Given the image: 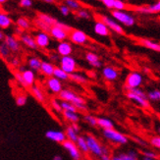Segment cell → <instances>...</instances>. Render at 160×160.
I'll use <instances>...</instances> for the list:
<instances>
[{"mask_svg": "<svg viewBox=\"0 0 160 160\" xmlns=\"http://www.w3.org/2000/svg\"><path fill=\"white\" fill-rule=\"evenodd\" d=\"M100 21L108 27V29L110 31H113L118 34H124L125 33L123 27L118 22H116L114 19L110 18L108 16H100Z\"/></svg>", "mask_w": 160, "mask_h": 160, "instance_id": "obj_12", "label": "cell"}, {"mask_svg": "<svg viewBox=\"0 0 160 160\" xmlns=\"http://www.w3.org/2000/svg\"><path fill=\"white\" fill-rule=\"evenodd\" d=\"M0 57L3 59H8L11 57V50L4 42L0 43Z\"/></svg>", "mask_w": 160, "mask_h": 160, "instance_id": "obj_40", "label": "cell"}, {"mask_svg": "<svg viewBox=\"0 0 160 160\" xmlns=\"http://www.w3.org/2000/svg\"><path fill=\"white\" fill-rule=\"evenodd\" d=\"M126 8V4H125L122 0H114L113 4V10H118V11H124Z\"/></svg>", "mask_w": 160, "mask_h": 160, "instance_id": "obj_47", "label": "cell"}, {"mask_svg": "<svg viewBox=\"0 0 160 160\" xmlns=\"http://www.w3.org/2000/svg\"><path fill=\"white\" fill-rule=\"evenodd\" d=\"M86 60H87L88 63L93 68L99 69L102 67V62H101L99 56L94 52L89 51V52L86 53Z\"/></svg>", "mask_w": 160, "mask_h": 160, "instance_id": "obj_22", "label": "cell"}, {"mask_svg": "<svg viewBox=\"0 0 160 160\" xmlns=\"http://www.w3.org/2000/svg\"><path fill=\"white\" fill-rule=\"evenodd\" d=\"M56 52L59 56H69L73 53V46L69 41H60L56 46Z\"/></svg>", "mask_w": 160, "mask_h": 160, "instance_id": "obj_18", "label": "cell"}, {"mask_svg": "<svg viewBox=\"0 0 160 160\" xmlns=\"http://www.w3.org/2000/svg\"><path fill=\"white\" fill-rule=\"evenodd\" d=\"M147 98L149 102L157 103L160 100V90L158 88L150 89L147 92Z\"/></svg>", "mask_w": 160, "mask_h": 160, "instance_id": "obj_33", "label": "cell"}, {"mask_svg": "<svg viewBox=\"0 0 160 160\" xmlns=\"http://www.w3.org/2000/svg\"><path fill=\"white\" fill-rule=\"evenodd\" d=\"M45 137L49 141L56 143H63L66 141V136L64 131L59 130H48L45 133Z\"/></svg>", "mask_w": 160, "mask_h": 160, "instance_id": "obj_15", "label": "cell"}, {"mask_svg": "<svg viewBox=\"0 0 160 160\" xmlns=\"http://www.w3.org/2000/svg\"><path fill=\"white\" fill-rule=\"evenodd\" d=\"M87 145L88 149V154L92 155L95 158H99L104 153H110V150L107 147L103 145L97 138L93 135H87L85 136Z\"/></svg>", "mask_w": 160, "mask_h": 160, "instance_id": "obj_2", "label": "cell"}, {"mask_svg": "<svg viewBox=\"0 0 160 160\" xmlns=\"http://www.w3.org/2000/svg\"><path fill=\"white\" fill-rule=\"evenodd\" d=\"M49 106L54 110V112H56L58 114L62 113V108H61V104H60V99L59 98H52L49 101Z\"/></svg>", "mask_w": 160, "mask_h": 160, "instance_id": "obj_39", "label": "cell"}, {"mask_svg": "<svg viewBox=\"0 0 160 160\" xmlns=\"http://www.w3.org/2000/svg\"><path fill=\"white\" fill-rule=\"evenodd\" d=\"M61 115L63 117V119L69 124L79 123L82 119L81 112H79V111H62Z\"/></svg>", "mask_w": 160, "mask_h": 160, "instance_id": "obj_20", "label": "cell"}, {"mask_svg": "<svg viewBox=\"0 0 160 160\" xmlns=\"http://www.w3.org/2000/svg\"><path fill=\"white\" fill-rule=\"evenodd\" d=\"M12 24V19L6 13H0V29H8Z\"/></svg>", "mask_w": 160, "mask_h": 160, "instance_id": "obj_34", "label": "cell"}, {"mask_svg": "<svg viewBox=\"0 0 160 160\" xmlns=\"http://www.w3.org/2000/svg\"><path fill=\"white\" fill-rule=\"evenodd\" d=\"M93 32L100 37H108L110 34V30L108 29V27L102 23L100 20L95 21L94 26H93Z\"/></svg>", "mask_w": 160, "mask_h": 160, "instance_id": "obj_21", "label": "cell"}, {"mask_svg": "<svg viewBox=\"0 0 160 160\" xmlns=\"http://www.w3.org/2000/svg\"><path fill=\"white\" fill-rule=\"evenodd\" d=\"M150 145L155 149H159L160 148V138L159 136H153L150 138Z\"/></svg>", "mask_w": 160, "mask_h": 160, "instance_id": "obj_46", "label": "cell"}, {"mask_svg": "<svg viewBox=\"0 0 160 160\" xmlns=\"http://www.w3.org/2000/svg\"><path fill=\"white\" fill-rule=\"evenodd\" d=\"M42 1H44L46 3H54L55 0H42Z\"/></svg>", "mask_w": 160, "mask_h": 160, "instance_id": "obj_58", "label": "cell"}, {"mask_svg": "<svg viewBox=\"0 0 160 160\" xmlns=\"http://www.w3.org/2000/svg\"><path fill=\"white\" fill-rule=\"evenodd\" d=\"M59 63H60L59 67L68 75H71L75 72H77L78 63H77V61H76V59L73 56H71V55L60 57Z\"/></svg>", "mask_w": 160, "mask_h": 160, "instance_id": "obj_7", "label": "cell"}, {"mask_svg": "<svg viewBox=\"0 0 160 160\" xmlns=\"http://www.w3.org/2000/svg\"><path fill=\"white\" fill-rule=\"evenodd\" d=\"M48 32H49L50 38L59 41V42H60V41L66 40L68 38V33H69V32H67L66 30L63 29V28H61V27H59L57 25L52 26Z\"/></svg>", "mask_w": 160, "mask_h": 160, "instance_id": "obj_14", "label": "cell"}, {"mask_svg": "<svg viewBox=\"0 0 160 160\" xmlns=\"http://www.w3.org/2000/svg\"><path fill=\"white\" fill-rule=\"evenodd\" d=\"M140 43L142 45H143L144 47L148 48V49H150V50H153L156 52L160 51V45H159V43L155 42V41H152V40L147 39V38H141Z\"/></svg>", "mask_w": 160, "mask_h": 160, "instance_id": "obj_31", "label": "cell"}, {"mask_svg": "<svg viewBox=\"0 0 160 160\" xmlns=\"http://www.w3.org/2000/svg\"><path fill=\"white\" fill-rule=\"evenodd\" d=\"M82 118L83 122H86L90 127H97V118L94 115L86 113L82 115Z\"/></svg>", "mask_w": 160, "mask_h": 160, "instance_id": "obj_37", "label": "cell"}, {"mask_svg": "<svg viewBox=\"0 0 160 160\" xmlns=\"http://www.w3.org/2000/svg\"><path fill=\"white\" fill-rule=\"evenodd\" d=\"M20 40L30 49L32 50H37L38 49V46L36 44V41H34V38L32 36L31 34L27 33V32H22L20 34Z\"/></svg>", "mask_w": 160, "mask_h": 160, "instance_id": "obj_23", "label": "cell"}, {"mask_svg": "<svg viewBox=\"0 0 160 160\" xmlns=\"http://www.w3.org/2000/svg\"><path fill=\"white\" fill-rule=\"evenodd\" d=\"M87 1H92V0H87Z\"/></svg>", "mask_w": 160, "mask_h": 160, "instance_id": "obj_62", "label": "cell"}, {"mask_svg": "<svg viewBox=\"0 0 160 160\" xmlns=\"http://www.w3.org/2000/svg\"><path fill=\"white\" fill-rule=\"evenodd\" d=\"M31 93L32 95L36 98L38 102L40 103H45L47 101V97H46V93L44 92V89L41 88L40 86L34 83L32 87L30 88Z\"/></svg>", "mask_w": 160, "mask_h": 160, "instance_id": "obj_16", "label": "cell"}, {"mask_svg": "<svg viewBox=\"0 0 160 160\" xmlns=\"http://www.w3.org/2000/svg\"><path fill=\"white\" fill-rule=\"evenodd\" d=\"M3 42L7 45V47L9 48L11 50V52L14 53H17L21 50V44H20V41L14 37L11 36V34H8V36H5L4 39H3Z\"/></svg>", "mask_w": 160, "mask_h": 160, "instance_id": "obj_17", "label": "cell"}, {"mask_svg": "<svg viewBox=\"0 0 160 160\" xmlns=\"http://www.w3.org/2000/svg\"><path fill=\"white\" fill-rule=\"evenodd\" d=\"M144 72L145 73H149V69L148 68H144Z\"/></svg>", "mask_w": 160, "mask_h": 160, "instance_id": "obj_59", "label": "cell"}, {"mask_svg": "<svg viewBox=\"0 0 160 160\" xmlns=\"http://www.w3.org/2000/svg\"><path fill=\"white\" fill-rule=\"evenodd\" d=\"M76 144L79 148V150L82 152V155H88V145H87V141L85 136H79V138L76 141Z\"/></svg>", "mask_w": 160, "mask_h": 160, "instance_id": "obj_30", "label": "cell"}, {"mask_svg": "<svg viewBox=\"0 0 160 160\" xmlns=\"http://www.w3.org/2000/svg\"><path fill=\"white\" fill-rule=\"evenodd\" d=\"M69 80H72L73 82L80 83V85H86V83H88V78L87 76L83 75L82 73H80V72H75V73L71 74L70 77H69Z\"/></svg>", "mask_w": 160, "mask_h": 160, "instance_id": "obj_28", "label": "cell"}, {"mask_svg": "<svg viewBox=\"0 0 160 160\" xmlns=\"http://www.w3.org/2000/svg\"><path fill=\"white\" fill-rule=\"evenodd\" d=\"M54 69H55V65L53 63H51L49 61H42L41 62L39 72L42 74L44 77L49 78V77H52Z\"/></svg>", "mask_w": 160, "mask_h": 160, "instance_id": "obj_25", "label": "cell"}, {"mask_svg": "<svg viewBox=\"0 0 160 160\" xmlns=\"http://www.w3.org/2000/svg\"><path fill=\"white\" fill-rule=\"evenodd\" d=\"M60 104H61L62 111H78L75 108V106L73 105V104H71L70 102L60 100Z\"/></svg>", "mask_w": 160, "mask_h": 160, "instance_id": "obj_45", "label": "cell"}, {"mask_svg": "<svg viewBox=\"0 0 160 160\" xmlns=\"http://www.w3.org/2000/svg\"><path fill=\"white\" fill-rule=\"evenodd\" d=\"M33 24H34V26H36L38 29H39L40 30V32H49V30H50V27L49 26H47L46 24H44L42 21L41 20H39L38 18H37V19H34L33 20Z\"/></svg>", "mask_w": 160, "mask_h": 160, "instance_id": "obj_41", "label": "cell"}, {"mask_svg": "<svg viewBox=\"0 0 160 160\" xmlns=\"http://www.w3.org/2000/svg\"><path fill=\"white\" fill-rule=\"evenodd\" d=\"M68 38L73 43L78 45H83L88 42V34L81 30H71L68 33Z\"/></svg>", "mask_w": 160, "mask_h": 160, "instance_id": "obj_9", "label": "cell"}, {"mask_svg": "<svg viewBox=\"0 0 160 160\" xmlns=\"http://www.w3.org/2000/svg\"><path fill=\"white\" fill-rule=\"evenodd\" d=\"M143 75L138 71H132L128 74L125 80V88L127 90L138 88L143 83Z\"/></svg>", "mask_w": 160, "mask_h": 160, "instance_id": "obj_5", "label": "cell"}, {"mask_svg": "<svg viewBox=\"0 0 160 160\" xmlns=\"http://www.w3.org/2000/svg\"><path fill=\"white\" fill-rule=\"evenodd\" d=\"M21 76H22V87L23 88H30L36 83V81H37L36 72L30 70V69H26L23 73H21Z\"/></svg>", "mask_w": 160, "mask_h": 160, "instance_id": "obj_13", "label": "cell"}, {"mask_svg": "<svg viewBox=\"0 0 160 160\" xmlns=\"http://www.w3.org/2000/svg\"><path fill=\"white\" fill-rule=\"evenodd\" d=\"M101 73H102V77L107 82H115L118 79V77H119L118 70L113 66H105L102 69Z\"/></svg>", "mask_w": 160, "mask_h": 160, "instance_id": "obj_19", "label": "cell"}, {"mask_svg": "<svg viewBox=\"0 0 160 160\" xmlns=\"http://www.w3.org/2000/svg\"><path fill=\"white\" fill-rule=\"evenodd\" d=\"M7 1V0H0V4H3Z\"/></svg>", "mask_w": 160, "mask_h": 160, "instance_id": "obj_60", "label": "cell"}, {"mask_svg": "<svg viewBox=\"0 0 160 160\" xmlns=\"http://www.w3.org/2000/svg\"><path fill=\"white\" fill-rule=\"evenodd\" d=\"M111 15H112L116 22L121 23L126 27H133L136 24V19L134 18V16L126 11L113 10L111 12Z\"/></svg>", "mask_w": 160, "mask_h": 160, "instance_id": "obj_6", "label": "cell"}, {"mask_svg": "<svg viewBox=\"0 0 160 160\" xmlns=\"http://www.w3.org/2000/svg\"><path fill=\"white\" fill-rule=\"evenodd\" d=\"M98 159L99 160H111V154L110 153H104Z\"/></svg>", "mask_w": 160, "mask_h": 160, "instance_id": "obj_54", "label": "cell"}, {"mask_svg": "<svg viewBox=\"0 0 160 160\" xmlns=\"http://www.w3.org/2000/svg\"><path fill=\"white\" fill-rule=\"evenodd\" d=\"M64 5L72 11H78L82 8V4L78 0H64Z\"/></svg>", "mask_w": 160, "mask_h": 160, "instance_id": "obj_38", "label": "cell"}, {"mask_svg": "<svg viewBox=\"0 0 160 160\" xmlns=\"http://www.w3.org/2000/svg\"><path fill=\"white\" fill-rule=\"evenodd\" d=\"M64 133H65V136H66V140L67 141H70V142H76L77 138L80 136V134L78 133V132H76L73 129V127L71 126L70 124H69L68 126L66 127Z\"/></svg>", "mask_w": 160, "mask_h": 160, "instance_id": "obj_29", "label": "cell"}, {"mask_svg": "<svg viewBox=\"0 0 160 160\" xmlns=\"http://www.w3.org/2000/svg\"><path fill=\"white\" fill-rule=\"evenodd\" d=\"M62 147H63L64 149H66V151L68 152V154L70 155V157L73 160H82L83 155L82 154V152L79 150L76 142L66 140L63 143H62Z\"/></svg>", "mask_w": 160, "mask_h": 160, "instance_id": "obj_10", "label": "cell"}, {"mask_svg": "<svg viewBox=\"0 0 160 160\" xmlns=\"http://www.w3.org/2000/svg\"><path fill=\"white\" fill-rule=\"evenodd\" d=\"M99 1L108 9H113L114 0H99Z\"/></svg>", "mask_w": 160, "mask_h": 160, "instance_id": "obj_51", "label": "cell"}, {"mask_svg": "<svg viewBox=\"0 0 160 160\" xmlns=\"http://www.w3.org/2000/svg\"><path fill=\"white\" fill-rule=\"evenodd\" d=\"M58 98L60 100L70 102L71 104H73L75 108L77 109L79 112H83V111H86L88 108L86 100L70 88L62 89L61 92L58 94Z\"/></svg>", "mask_w": 160, "mask_h": 160, "instance_id": "obj_1", "label": "cell"}, {"mask_svg": "<svg viewBox=\"0 0 160 160\" xmlns=\"http://www.w3.org/2000/svg\"><path fill=\"white\" fill-rule=\"evenodd\" d=\"M49 59H50V61H49V62H51V63H53V62L58 61L60 58H59V55H58L57 53H50V54H49Z\"/></svg>", "mask_w": 160, "mask_h": 160, "instance_id": "obj_52", "label": "cell"}, {"mask_svg": "<svg viewBox=\"0 0 160 160\" xmlns=\"http://www.w3.org/2000/svg\"><path fill=\"white\" fill-rule=\"evenodd\" d=\"M38 18L39 20H41L44 24H46L47 26H49L50 28L52 26H55V24H56L57 21L55 20L53 17L49 16V15H47V14H44V13H39L38 15Z\"/></svg>", "mask_w": 160, "mask_h": 160, "instance_id": "obj_35", "label": "cell"}, {"mask_svg": "<svg viewBox=\"0 0 160 160\" xmlns=\"http://www.w3.org/2000/svg\"><path fill=\"white\" fill-rule=\"evenodd\" d=\"M126 96L129 100L137 104V105L141 108L148 109L150 106V102L147 98V92H145L143 89H142L141 88L127 90Z\"/></svg>", "mask_w": 160, "mask_h": 160, "instance_id": "obj_3", "label": "cell"}, {"mask_svg": "<svg viewBox=\"0 0 160 160\" xmlns=\"http://www.w3.org/2000/svg\"><path fill=\"white\" fill-rule=\"evenodd\" d=\"M15 101L18 106H24L28 102V96H27V94H25L23 92H20L16 95Z\"/></svg>", "mask_w": 160, "mask_h": 160, "instance_id": "obj_42", "label": "cell"}, {"mask_svg": "<svg viewBox=\"0 0 160 160\" xmlns=\"http://www.w3.org/2000/svg\"><path fill=\"white\" fill-rule=\"evenodd\" d=\"M142 160H156L154 158H151V157H147V156H143L142 157Z\"/></svg>", "mask_w": 160, "mask_h": 160, "instance_id": "obj_57", "label": "cell"}, {"mask_svg": "<svg viewBox=\"0 0 160 160\" xmlns=\"http://www.w3.org/2000/svg\"><path fill=\"white\" fill-rule=\"evenodd\" d=\"M33 38L34 41H36L38 48H40V49H46L51 42V38L49 36V33L44 32H38Z\"/></svg>", "mask_w": 160, "mask_h": 160, "instance_id": "obj_11", "label": "cell"}, {"mask_svg": "<svg viewBox=\"0 0 160 160\" xmlns=\"http://www.w3.org/2000/svg\"><path fill=\"white\" fill-rule=\"evenodd\" d=\"M102 136L104 138V140L107 141L110 143L115 144L116 147L126 145L129 142V138L126 135L115 130L114 128L109 129V130H103Z\"/></svg>", "mask_w": 160, "mask_h": 160, "instance_id": "obj_4", "label": "cell"}, {"mask_svg": "<svg viewBox=\"0 0 160 160\" xmlns=\"http://www.w3.org/2000/svg\"><path fill=\"white\" fill-rule=\"evenodd\" d=\"M97 127L101 128L102 130H109L114 128L113 121L107 117H99L97 118Z\"/></svg>", "mask_w": 160, "mask_h": 160, "instance_id": "obj_26", "label": "cell"}, {"mask_svg": "<svg viewBox=\"0 0 160 160\" xmlns=\"http://www.w3.org/2000/svg\"><path fill=\"white\" fill-rule=\"evenodd\" d=\"M52 77H54L55 79L59 80L60 82H66V81L69 80V77H70V75H68L67 73H65L60 67H55Z\"/></svg>", "mask_w": 160, "mask_h": 160, "instance_id": "obj_32", "label": "cell"}, {"mask_svg": "<svg viewBox=\"0 0 160 160\" xmlns=\"http://www.w3.org/2000/svg\"><path fill=\"white\" fill-rule=\"evenodd\" d=\"M44 87L49 93L58 95L61 92V90L63 89V83L59 80L55 79L54 77H49V78H46Z\"/></svg>", "mask_w": 160, "mask_h": 160, "instance_id": "obj_8", "label": "cell"}, {"mask_svg": "<svg viewBox=\"0 0 160 160\" xmlns=\"http://www.w3.org/2000/svg\"><path fill=\"white\" fill-rule=\"evenodd\" d=\"M4 33H3V32H1V30H0V41H2L3 39H4Z\"/></svg>", "mask_w": 160, "mask_h": 160, "instance_id": "obj_55", "label": "cell"}, {"mask_svg": "<svg viewBox=\"0 0 160 160\" xmlns=\"http://www.w3.org/2000/svg\"><path fill=\"white\" fill-rule=\"evenodd\" d=\"M53 160H63V158H62L60 155H56V156H54Z\"/></svg>", "mask_w": 160, "mask_h": 160, "instance_id": "obj_56", "label": "cell"}, {"mask_svg": "<svg viewBox=\"0 0 160 160\" xmlns=\"http://www.w3.org/2000/svg\"><path fill=\"white\" fill-rule=\"evenodd\" d=\"M20 6L23 8H31L33 4L32 0H20Z\"/></svg>", "mask_w": 160, "mask_h": 160, "instance_id": "obj_50", "label": "cell"}, {"mask_svg": "<svg viewBox=\"0 0 160 160\" xmlns=\"http://www.w3.org/2000/svg\"><path fill=\"white\" fill-rule=\"evenodd\" d=\"M41 61L40 58L37 57V56H32L28 59V66H29V69L33 72H39L40 70V66H41Z\"/></svg>", "mask_w": 160, "mask_h": 160, "instance_id": "obj_27", "label": "cell"}, {"mask_svg": "<svg viewBox=\"0 0 160 160\" xmlns=\"http://www.w3.org/2000/svg\"><path fill=\"white\" fill-rule=\"evenodd\" d=\"M85 160H92V159H90V158H86Z\"/></svg>", "mask_w": 160, "mask_h": 160, "instance_id": "obj_61", "label": "cell"}, {"mask_svg": "<svg viewBox=\"0 0 160 160\" xmlns=\"http://www.w3.org/2000/svg\"><path fill=\"white\" fill-rule=\"evenodd\" d=\"M111 160H124L123 155H122V152H121V153H118V154L111 155Z\"/></svg>", "mask_w": 160, "mask_h": 160, "instance_id": "obj_53", "label": "cell"}, {"mask_svg": "<svg viewBox=\"0 0 160 160\" xmlns=\"http://www.w3.org/2000/svg\"><path fill=\"white\" fill-rule=\"evenodd\" d=\"M142 156H147V157H151V158H154V159H158L159 158V155L156 153L154 150H151V149H145V150H142Z\"/></svg>", "mask_w": 160, "mask_h": 160, "instance_id": "obj_48", "label": "cell"}, {"mask_svg": "<svg viewBox=\"0 0 160 160\" xmlns=\"http://www.w3.org/2000/svg\"><path fill=\"white\" fill-rule=\"evenodd\" d=\"M8 62H9L10 66L15 69H18L21 65H22V61H21L20 57H18V56H13V57L8 58Z\"/></svg>", "mask_w": 160, "mask_h": 160, "instance_id": "obj_44", "label": "cell"}, {"mask_svg": "<svg viewBox=\"0 0 160 160\" xmlns=\"http://www.w3.org/2000/svg\"><path fill=\"white\" fill-rule=\"evenodd\" d=\"M17 26L20 30L22 31H27V30H30L31 29V22L27 18L24 17H20L17 20Z\"/></svg>", "mask_w": 160, "mask_h": 160, "instance_id": "obj_36", "label": "cell"}, {"mask_svg": "<svg viewBox=\"0 0 160 160\" xmlns=\"http://www.w3.org/2000/svg\"><path fill=\"white\" fill-rule=\"evenodd\" d=\"M76 14H77V17L80 19H83V20H89L90 19V12L87 9H82L81 8L80 10L76 11Z\"/></svg>", "mask_w": 160, "mask_h": 160, "instance_id": "obj_43", "label": "cell"}, {"mask_svg": "<svg viewBox=\"0 0 160 160\" xmlns=\"http://www.w3.org/2000/svg\"><path fill=\"white\" fill-rule=\"evenodd\" d=\"M137 12L140 13V14H145V15H148V14H156V13H159L160 12V1L152 4V5H149V6H142V7H140V8L137 9Z\"/></svg>", "mask_w": 160, "mask_h": 160, "instance_id": "obj_24", "label": "cell"}, {"mask_svg": "<svg viewBox=\"0 0 160 160\" xmlns=\"http://www.w3.org/2000/svg\"><path fill=\"white\" fill-rule=\"evenodd\" d=\"M59 10H60V13L63 15L64 17H67V16H69V14L71 13V10L68 8V7L66 6V5H60L59 6Z\"/></svg>", "mask_w": 160, "mask_h": 160, "instance_id": "obj_49", "label": "cell"}]
</instances>
